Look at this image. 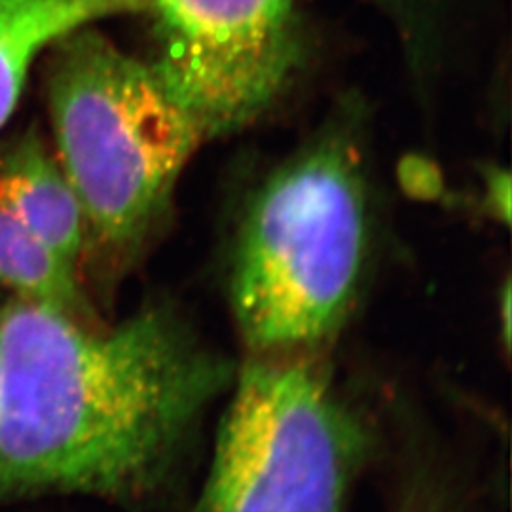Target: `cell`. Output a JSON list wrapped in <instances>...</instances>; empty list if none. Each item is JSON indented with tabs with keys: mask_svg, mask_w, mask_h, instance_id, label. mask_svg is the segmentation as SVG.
Wrapping results in <instances>:
<instances>
[{
	"mask_svg": "<svg viewBox=\"0 0 512 512\" xmlns=\"http://www.w3.org/2000/svg\"><path fill=\"white\" fill-rule=\"evenodd\" d=\"M236 368L164 304L101 329L14 298L0 308V505L158 494Z\"/></svg>",
	"mask_w": 512,
	"mask_h": 512,
	"instance_id": "obj_1",
	"label": "cell"
},
{
	"mask_svg": "<svg viewBox=\"0 0 512 512\" xmlns=\"http://www.w3.org/2000/svg\"><path fill=\"white\" fill-rule=\"evenodd\" d=\"M361 131L330 120L256 188L228 302L243 355H327L355 310L372 247Z\"/></svg>",
	"mask_w": 512,
	"mask_h": 512,
	"instance_id": "obj_2",
	"label": "cell"
},
{
	"mask_svg": "<svg viewBox=\"0 0 512 512\" xmlns=\"http://www.w3.org/2000/svg\"><path fill=\"white\" fill-rule=\"evenodd\" d=\"M44 57L54 152L84 213L86 256L118 274L162 228L207 137L148 61L93 25L59 38Z\"/></svg>",
	"mask_w": 512,
	"mask_h": 512,
	"instance_id": "obj_3",
	"label": "cell"
},
{
	"mask_svg": "<svg viewBox=\"0 0 512 512\" xmlns=\"http://www.w3.org/2000/svg\"><path fill=\"white\" fill-rule=\"evenodd\" d=\"M327 355H243L194 512H346L370 452Z\"/></svg>",
	"mask_w": 512,
	"mask_h": 512,
	"instance_id": "obj_4",
	"label": "cell"
},
{
	"mask_svg": "<svg viewBox=\"0 0 512 512\" xmlns=\"http://www.w3.org/2000/svg\"><path fill=\"white\" fill-rule=\"evenodd\" d=\"M145 12L148 63L207 139L255 122L304 59L294 0H147Z\"/></svg>",
	"mask_w": 512,
	"mask_h": 512,
	"instance_id": "obj_5",
	"label": "cell"
},
{
	"mask_svg": "<svg viewBox=\"0 0 512 512\" xmlns=\"http://www.w3.org/2000/svg\"><path fill=\"white\" fill-rule=\"evenodd\" d=\"M0 194L35 236L80 270L88 251L84 213L54 150L35 133L0 152Z\"/></svg>",
	"mask_w": 512,
	"mask_h": 512,
	"instance_id": "obj_6",
	"label": "cell"
},
{
	"mask_svg": "<svg viewBox=\"0 0 512 512\" xmlns=\"http://www.w3.org/2000/svg\"><path fill=\"white\" fill-rule=\"evenodd\" d=\"M145 8L147 0H0V129L18 107L33 67L59 38Z\"/></svg>",
	"mask_w": 512,
	"mask_h": 512,
	"instance_id": "obj_7",
	"label": "cell"
},
{
	"mask_svg": "<svg viewBox=\"0 0 512 512\" xmlns=\"http://www.w3.org/2000/svg\"><path fill=\"white\" fill-rule=\"evenodd\" d=\"M0 287L16 298L61 310L84 323H97L78 268L33 234L0 194Z\"/></svg>",
	"mask_w": 512,
	"mask_h": 512,
	"instance_id": "obj_8",
	"label": "cell"
},
{
	"mask_svg": "<svg viewBox=\"0 0 512 512\" xmlns=\"http://www.w3.org/2000/svg\"><path fill=\"white\" fill-rule=\"evenodd\" d=\"M391 512H475L452 469L433 458L404 467Z\"/></svg>",
	"mask_w": 512,
	"mask_h": 512,
	"instance_id": "obj_9",
	"label": "cell"
},
{
	"mask_svg": "<svg viewBox=\"0 0 512 512\" xmlns=\"http://www.w3.org/2000/svg\"><path fill=\"white\" fill-rule=\"evenodd\" d=\"M501 315H503V332H505V344H509V338H511V291H509V285L505 287V293H503V306H501Z\"/></svg>",
	"mask_w": 512,
	"mask_h": 512,
	"instance_id": "obj_10",
	"label": "cell"
}]
</instances>
